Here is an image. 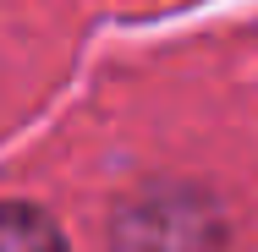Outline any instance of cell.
<instances>
[{
	"instance_id": "2",
	"label": "cell",
	"mask_w": 258,
	"mask_h": 252,
	"mask_svg": "<svg viewBox=\"0 0 258 252\" xmlns=\"http://www.w3.org/2000/svg\"><path fill=\"white\" fill-rule=\"evenodd\" d=\"M0 252H66V236L39 203H0Z\"/></svg>"
},
{
	"instance_id": "1",
	"label": "cell",
	"mask_w": 258,
	"mask_h": 252,
	"mask_svg": "<svg viewBox=\"0 0 258 252\" xmlns=\"http://www.w3.org/2000/svg\"><path fill=\"white\" fill-rule=\"evenodd\" d=\"M214 236V208H204L192 192H154L138 208H126L115 230L121 252H209Z\"/></svg>"
}]
</instances>
